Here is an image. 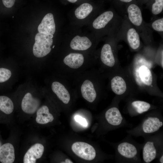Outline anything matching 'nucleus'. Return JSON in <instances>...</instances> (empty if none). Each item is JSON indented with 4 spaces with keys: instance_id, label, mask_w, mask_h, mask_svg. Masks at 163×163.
<instances>
[{
    "instance_id": "f257e3e1",
    "label": "nucleus",
    "mask_w": 163,
    "mask_h": 163,
    "mask_svg": "<svg viewBox=\"0 0 163 163\" xmlns=\"http://www.w3.org/2000/svg\"><path fill=\"white\" fill-rule=\"evenodd\" d=\"M126 12L129 21L138 31L140 37L146 43L152 41V30L144 21L140 8L135 4H131L127 7Z\"/></svg>"
},
{
    "instance_id": "f03ea898",
    "label": "nucleus",
    "mask_w": 163,
    "mask_h": 163,
    "mask_svg": "<svg viewBox=\"0 0 163 163\" xmlns=\"http://www.w3.org/2000/svg\"><path fill=\"white\" fill-rule=\"evenodd\" d=\"M122 18L112 10L106 11L98 16L93 21L92 26L95 30H104L108 27L116 34L121 28L123 22Z\"/></svg>"
},
{
    "instance_id": "7ed1b4c3",
    "label": "nucleus",
    "mask_w": 163,
    "mask_h": 163,
    "mask_svg": "<svg viewBox=\"0 0 163 163\" xmlns=\"http://www.w3.org/2000/svg\"><path fill=\"white\" fill-rule=\"evenodd\" d=\"M117 36L119 40H126L133 50L137 49L140 46V36L137 30L129 21L126 15L124 16L122 27Z\"/></svg>"
},
{
    "instance_id": "20e7f679",
    "label": "nucleus",
    "mask_w": 163,
    "mask_h": 163,
    "mask_svg": "<svg viewBox=\"0 0 163 163\" xmlns=\"http://www.w3.org/2000/svg\"><path fill=\"white\" fill-rule=\"evenodd\" d=\"M35 40L33 52L35 56L43 57L50 53L53 42L50 35L39 32L36 35Z\"/></svg>"
},
{
    "instance_id": "39448f33",
    "label": "nucleus",
    "mask_w": 163,
    "mask_h": 163,
    "mask_svg": "<svg viewBox=\"0 0 163 163\" xmlns=\"http://www.w3.org/2000/svg\"><path fill=\"white\" fill-rule=\"evenodd\" d=\"M73 152L79 157L86 160L94 159L96 155L94 148L91 145L85 142H78L72 145Z\"/></svg>"
},
{
    "instance_id": "423d86ee",
    "label": "nucleus",
    "mask_w": 163,
    "mask_h": 163,
    "mask_svg": "<svg viewBox=\"0 0 163 163\" xmlns=\"http://www.w3.org/2000/svg\"><path fill=\"white\" fill-rule=\"evenodd\" d=\"M40 104L39 100L33 97L30 93L28 92L24 95L22 100L21 107L24 112L32 114L37 110Z\"/></svg>"
},
{
    "instance_id": "0eeeda50",
    "label": "nucleus",
    "mask_w": 163,
    "mask_h": 163,
    "mask_svg": "<svg viewBox=\"0 0 163 163\" xmlns=\"http://www.w3.org/2000/svg\"><path fill=\"white\" fill-rule=\"evenodd\" d=\"M38 30L39 33L49 35L54 34L56 26L52 14L49 13L44 16L38 27Z\"/></svg>"
},
{
    "instance_id": "6e6552de",
    "label": "nucleus",
    "mask_w": 163,
    "mask_h": 163,
    "mask_svg": "<svg viewBox=\"0 0 163 163\" xmlns=\"http://www.w3.org/2000/svg\"><path fill=\"white\" fill-rule=\"evenodd\" d=\"M44 147L41 144L36 143L32 145L27 152L23 158L24 163H35L37 159L42 157Z\"/></svg>"
},
{
    "instance_id": "1a4fd4ad",
    "label": "nucleus",
    "mask_w": 163,
    "mask_h": 163,
    "mask_svg": "<svg viewBox=\"0 0 163 163\" xmlns=\"http://www.w3.org/2000/svg\"><path fill=\"white\" fill-rule=\"evenodd\" d=\"M84 62V56L79 53H70L65 56L63 59V62L66 66L74 69L81 67Z\"/></svg>"
},
{
    "instance_id": "9d476101",
    "label": "nucleus",
    "mask_w": 163,
    "mask_h": 163,
    "mask_svg": "<svg viewBox=\"0 0 163 163\" xmlns=\"http://www.w3.org/2000/svg\"><path fill=\"white\" fill-rule=\"evenodd\" d=\"M82 96L89 102H93L95 100L97 93L94 85L89 79H85L82 82L80 88Z\"/></svg>"
},
{
    "instance_id": "9b49d317",
    "label": "nucleus",
    "mask_w": 163,
    "mask_h": 163,
    "mask_svg": "<svg viewBox=\"0 0 163 163\" xmlns=\"http://www.w3.org/2000/svg\"><path fill=\"white\" fill-rule=\"evenodd\" d=\"M136 72V80L137 84L140 85L142 83L146 85H151L152 82V73L146 66H141Z\"/></svg>"
},
{
    "instance_id": "f8f14e48",
    "label": "nucleus",
    "mask_w": 163,
    "mask_h": 163,
    "mask_svg": "<svg viewBox=\"0 0 163 163\" xmlns=\"http://www.w3.org/2000/svg\"><path fill=\"white\" fill-rule=\"evenodd\" d=\"M51 89L53 91L63 103H69L70 99V94L64 85L59 82L54 81L52 84Z\"/></svg>"
},
{
    "instance_id": "ddd939ff",
    "label": "nucleus",
    "mask_w": 163,
    "mask_h": 163,
    "mask_svg": "<svg viewBox=\"0 0 163 163\" xmlns=\"http://www.w3.org/2000/svg\"><path fill=\"white\" fill-rule=\"evenodd\" d=\"M92 45L91 42L87 37L77 35L71 40L70 46L74 50L84 51L90 48Z\"/></svg>"
},
{
    "instance_id": "4468645a",
    "label": "nucleus",
    "mask_w": 163,
    "mask_h": 163,
    "mask_svg": "<svg viewBox=\"0 0 163 163\" xmlns=\"http://www.w3.org/2000/svg\"><path fill=\"white\" fill-rule=\"evenodd\" d=\"M14 150L13 145L6 143L0 147V161L2 163H12L15 160Z\"/></svg>"
},
{
    "instance_id": "2eb2a0df",
    "label": "nucleus",
    "mask_w": 163,
    "mask_h": 163,
    "mask_svg": "<svg viewBox=\"0 0 163 163\" xmlns=\"http://www.w3.org/2000/svg\"><path fill=\"white\" fill-rule=\"evenodd\" d=\"M101 62L105 65L112 67L115 61L111 45L109 43L104 44L101 49L100 54Z\"/></svg>"
},
{
    "instance_id": "dca6fc26",
    "label": "nucleus",
    "mask_w": 163,
    "mask_h": 163,
    "mask_svg": "<svg viewBox=\"0 0 163 163\" xmlns=\"http://www.w3.org/2000/svg\"><path fill=\"white\" fill-rule=\"evenodd\" d=\"M162 121L155 117H149L143 122L142 125L143 131L145 133H150L155 132L163 126Z\"/></svg>"
},
{
    "instance_id": "f3484780",
    "label": "nucleus",
    "mask_w": 163,
    "mask_h": 163,
    "mask_svg": "<svg viewBox=\"0 0 163 163\" xmlns=\"http://www.w3.org/2000/svg\"><path fill=\"white\" fill-rule=\"evenodd\" d=\"M117 149L119 153L121 156L127 158H133L137 154L136 147L133 144L127 142L120 143L118 146Z\"/></svg>"
},
{
    "instance_id": "a211bd4d",
    "label": "nucleus",
    "mask_w": 163,
    "mask_h": 163,
    "mask_svg": "<svg viewBox=\"0 0 163 163\" xmlns=\"http://www.w3.org/2000/svg\"><path fill=\"white\" fill-rule=\"evenodd\" d=\"M105 117L110 124L114 126L120 125L123 119L119 110L116 107H112L107 110Z\"/></svg>"
},
{
    "instance_id": "6ab92c4d",
    "label": "nucleus",
    "mask_w": 163,
    "mask_h": 163,
    "mask_svg": "<svg viewBox=\"0 0 163 163\" xmlns=\"http://www.w3.org/2000/svg\"><path fill=\"white\" fill-rule=\"evenodd\" d=\"M54 119L53 115L49 112V109L46 106H43L37 110L36 121L37 123L46 124L52 122Z\"/></svg>"
},
{
    "instance_id": "aec40b11",
    "label": "nucleus",
    "mask_w": 163,
    "mask_h": 163,
    "mask_svg": "<svg viewBox=\"0 0 163 163\" xmlns=\"http://www.w3.org/2000/svg\"><path fill=\"white\" fill-rule=\"evenodd\" d=\"M143 158L146 163H150L154 160L157 155V150L153 142H146L143 148Z\"/></svg>"
},
{
    "instance_id": "412c9836",
    "label": "nucleus",
    "mask_w": 163,
    "mask_h": 163,
    "mask_svg": "<svg viewBox=\"0 0 163 163\" xmlns=\"http://www.w3.org/2000/svg\"><path fill=\"white\" fill-rule=\"evenodd\" d=\"M111 86L112 91L117 95L124 94L126 90L125 81L119 76H116L113 78L111 82Z\"/></svg>"
},
{
    "instance_id": "4be33fe9",
    "label": "nucleus",
    "mask_w": 163,
    "mask_h": 163,
    "mask_svg": "<svg viewBox=\"0 0 163 163\" xmlns=\"http://www.w3.org/2000/svg\"><path fill=\"white\" fill-rule=\"evenodd\" d=\"M93 9L91 4L88 3H83L75 10V15L78 19H84L91 13Z\"/></svg>"
},
{
    "instance_id": "5701e85b",
    "label": "nucleus",
    "mask_w": 163,
    "mask_h": 163,
    "mask_svg": "<svg viewBox=\"0 0 163 163\" xmlns=\"http://www.w3.org/2000/svg\"><path fill=\"white\" fill-rule=\"evenodd\" d=\"M14 108L13 103L8 97L5 96H0V110L7 114L13 112Z\"/></svg>"
},
{
    "instance_id": "b1692460",
    "label": "nucleus",
    "mask_w": 163,
    "mask_h": 163,
    "mask_svg": "<svg viewBox=\"0 0 163 163\" xmlns=\"http://www.w3.org/2000/svg\"><path fill=\"white\" fill-rule=\"evenodd\" d=\"M132 104L136 111L139 114L147 111L150 108V104L147 102L137 101L133 102Z\"/></svg>"
},
{
    "instance_id": "393cba45",
    "label": "nucleus",
    "mask_w": 163,
    "mask_h": 163,
    "mask_svg": "<svg viewBox=\"0 0 163 163\" xmlns=\"http://www.w3.org/2000/svg\"><path fill=\"white\" fill-rule=\"evenodd\" d=\"M148 26L152 30L158 32L163 33V18L157 19L153 21L150 25Z\"/></svg>"
},
{
    "instance_id": "a878e982",
    "label": "nucleus",
    "mask_w": 163,
    "mask_h": 163,
    "mask_svg": "<svg viewBox=\"0 0 163 163\" xmlns=\"http://www.w3.org/2000/svg\"><path fill=\"white\" fill-rule=\"evenodd\" d=\"M163 10V0H155L152 6L151 11L152 14L158 15L161 13Z\"/></svg>"
},
{
    "instance_id": "bb28decb",
    "label": "nucleus",
    "mask_w": 163,
    "mask_h": 163,
    "mask_svg": "<svg viewBox=\"0 0 163 163\" xmlns=\"http://www.w3.org/2000/svg\"><path fill=\"white\" fill-rule=\"evenodd\" d=\"M11 75L10 70L4 68H0V83H3L8 80Z\"/></svg>"
},
{
    "instance_id": "cd10ccee",
    "label": "nucleus",
    "mask_w": 163,
    "mask_h": 163,
    "mask_svg": "<svg viewBox=\"0 0 163 163\" xmlns=\"http://www.w3.org/2000/svg\"><path fill=\"white\" fill-rule=\"evenodd\" d=\"M74 119L77 122L79 123L82 126H87L88 123L86 120L82 117L79 115H76L75 116Z\"/></svg>"
},
{
    "instance_id": "c85d7f7f",
    "label": "nucleus",
    "mask_w": 163,
    "mask_h": 163,
    "mask_svg": "<svg viewBox=\"0 0 163 163\" xmlns=\"http://www.w3.org/2000/svg\"><path fill=\"white\" fill-rule=\"evenodd\" d=\"M121 2L125 3H129V2L133 0H119Z\"/></svg>"
},
{
    "instance_id": "c756f323",
    "label": "nucleus",
    "mask_w": 163,
    "mask_h": 163,
    "mask_svg": "<svg viewBox=\"0 0 163 163\" xmlns=\"http://www.w3.org/2000/svg\"><path fill=\"white\" fill-rule=\"evenodd\" d=\"M68 2L71 3H75L78 0H67Z\"/></svg>"
},
{
    "instance_id": "7c9ffc66",
    "label": "nucleus",
    "mask_w": 163,
    "mask_h": 163,
    "mask_svg": "<svg viewBox=\"0 0 163 163\" xmlns=\"http://www.w3.org/2000/svg\"><path fill=\"white\" fill-rule=\"evenodd\" d=\"M65 163H73L70 160L68 159H66L65 160Z\"/></svg>"
},
{
    "instance_id": "2f4dec72",
    "label": "nucleus",
    "mask_w": 163,
    "mask_h": 163,
    "mask_svg": "<svg viewBox=\"0 0 163 163\" xmlns=\"http://www.w3.org/2000/svg\"><path fill=\"white\" fill-rule=\"evenodd\" d=\"M160 162L161 163H163V156L162 155L160 159Z\"/></svg>"
}]
</instances>
